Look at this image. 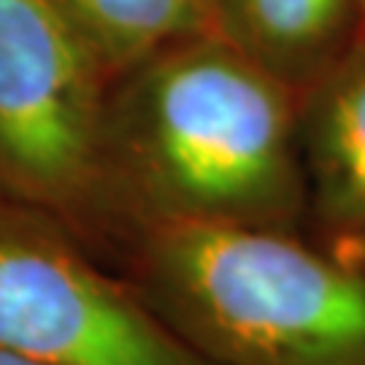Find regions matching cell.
Listing matches in <instances>:
<instances>
[{
  "label": "cell",
  "mask_w": 365,
  "mask_h": 365,
  "mask_svg": "<svg viewBox=\"0 0 365 365\" xmlns=\"http://www.w3.org/2000/svg\"><path fill=\"white\" fill-rule=\"evenodd\" d=\"M357 6H360V16H363V36H365V0H357ZM360 36V38H363Z\"/></svg>",
  "instance_id": "10"
},
{
  "label": "cell",
  "mask_w": 365,
  "mask_h": 365,
  "mask_svg": "<svg viewBox=\"0 0 365 365\" xmlns=\"http://www.w3.org/2000/svg\"><path fill=\"white\" fill-rule=\"evenodd\" d=\"M0 365H43V363H36V360H27V357H19V354L0 349Z\"/></svg>",
  "instance_id": "9"
},
{
  "label": "cell",
  "mask_w": 365,
  "mask_h": 365,
  "mask_svg": "<svg viewBox=\"0 0 365 365\" xmlns=\"http://www.w3.org/2000/svg\"><path fill=\"white\" fill-rule=\"evenodd\" d=\"M117 268L211 365H365V271L303 233L155 225Z\"/></svg>",
  "instance_id": "2"
},
{
  "label": "cell",
  "mask_w": 365,
  "mask_h": 365,
  "mask_svg": "<svg viewBox=\"0 0 365 365\" xmlns=\"http://www.w3.org/2000/svg\"><path fill=\"white\" fill-rule=\"evenodd\" d=\"M0 349L43 365H211L63 222L3 195Z\"/></svg>",
  "instance_id": "4"
},
{
  "label": "cell",
  "mask_w": 365,
  "mask_h": 365,
  "mask_svg": "<svg viewBox=\"0 0 365 365\" xmlns=\"http://www.w3.org/2000/svg\"><path fill=\"white\" fill-rule=\"evenodd\" d=\"M108 87L111 76L54 0H0V195L63 222L114 265Z\"/></svg>",
  "instance_id": "3"
},
{
  "label": "cell",
  "mask_w": 365,
  "mask_h": 365,
  "mask_svg": "<svg viewBox=\"0 0 365 365\" xmlns=\"http://www.w3.org/2000/svg\"><path fill=\"white\" fill-rule=\"evenodd\" d=\"M327 249H333L339 257L346 262L357 265L360 271H365V230L363 233L346 235V238H333V241H322Z\"/></svg>",
  "instance_id": "8"
},
{
  "label": "cell",
  "mask_w": 365,
  "mask_h": 365,
  "mask_svg": "<svg viewBox=\"0 0 365 365\" xmlns=\"http://www.w3.org/2000/svg\"><path fill=\"white\" fill-rule=\"evenodd\" d=\"M214 27L298 95L363 36L357 0H209Z\"/></svg>",
  "instance_id": "6"
},
{
  "label": "cell",
  "mask_w": 365,
  "mask_h": 365,
  "mask_svg": "<svg viewBox=\"0 0 365 365\" xmlns=\"http://www.w3.org/2000/svg\"><path fill=\"white\" fill-rule=\"evenodd\" d=\"M117 260L155 225L303 233L300 95L217 33L119 73L103 128Z\"/></svg>",
  "instance_id": "1"
},
{
  "label": "cell",
  "mask_w": 365,
  "mask_h": 365,
  "mask_svg": "<svg viewBox=\"0 0 365 365\" xmlns=\"http://www.w3.org/2000/svg\"><path fill=\"white\" fill-rule=\"evenodd\" d=\"M111 81L173 43L217 33L209 0H54ZM220 36V33H217Z\"/></svg>",
  "instance_id": "7"
},
{
  "label": "cell",
  "mask_w": 365,
  "mask_h": 365,
  "mask_svg": "<svg viewBox=\"0 0 365 365\" xmlns=\"http://www.w3.org/2000/svg\"><path fill=\"white\" fill-rule=\"evenodd\" d=\"M309 225L319 241L365 230V36L300 95Z\"/></svg>",
  "instance_id": "5"
}]
</instances>
